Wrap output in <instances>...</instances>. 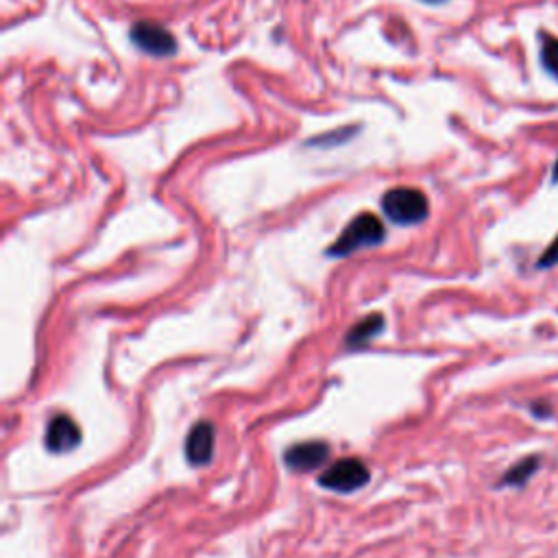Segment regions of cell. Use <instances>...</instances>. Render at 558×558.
<instances>
[{
    "label": "cell",
    "mask_w": 558,
    "mask_h": 558,
    "mask_svg": "<svg viewBox=\"0 0 558 558\" xmlns=\"http://www.w3.org/2000/svg\"><path fill=\"white\" fill-rule=\"evenodd\" d=\"M386 238V229L382 225V221L375 214H358L354 221H351L343 234L338 236V240L334 245L327 249V256L332 258H345L356 253L360 249H369V247H378L382 245Z\"/></svg>",
    "instance_id": "6da1fadb"
},
{
    "label": "cell",
    "mask_w": 558,
    "mask_h": 558,
    "mask_svg": "<svg viewBox=\"0 0 558 558\" xmlns=\"http://www.w3.org/2000/svg\"><path fill=\"white\" fill-rule=\"evenodd\" d=\"M382 210L395 225H417L428 218L430 203L417 188H393L384 194Z\"/></svg>",
    "instance_id": "7a4b0ae2"
},
{
    "label": "cell",
    "mask_w": 558,
    "mask_h": 558,
    "mask_svg": "<svg viewBox=\"0 0 558 558\" xmlns=\"http://www.w3.org/2000/svg\"><path fill=\"white\" fill-rule=\"evenodd\" d=\"M369 469L360 458H341L330 469H325L319 476L323 489L336 493H354L369 482Z\"/></svg>",
    "instance_id": "3957f363"
},
{
    "label": "cell",
    "mask_w": 558,
    "mask_h": 558,
    "mask_svg": "<svg viewBox=\"0 0 558 558\" xmlns=\"http://www.w3.org/2000/svg\"><path fill=\"white\" fill-rule=\"evenodd\" d=\"M131 42L149 55H173L177 42L171 33L155 22H136L131 27Z\"/></svg>",
    "instance_id": "277c9868"
},
{
    "label": "cell",
    "mask_w": 558,
    "mask_h": 558,
    "mask_svg": "<svg viewBox=\"0 0 558 558\" xmlns=\"http://www.w3.org/2000/svg\"><path fill=\"white\" fill-rule=\"evenodd\" d=\"M46 450L53 454H66L77 450L81 443V430L75 423V419H70L68 415H55L48 421V428L44 434Z\"/></svg>",
    "instance_id": "5b68a950"
},
{
    "label": "cell",
    "mask_w": 558,
    "mask_h": 558,
    "mask_svg": "<svg viewBox=\"0 0 558 558\" xmlns=\"http://www.w3.org/2000/svg\"><path fill=\"white\" fill-rule=\"evenodd\" d=\"M214 445H216L214 426L210 421H199L186 436L184 452H186L188 463L194 467L210 465L214 458Z\"/></svg>",
    "instance_id": "8992f818"
},
{
    "label": "cell",
    "mask_w": 558,
    "mask_h": 558,
    "mask_svg": "<svg viewBox=\"0 0 558 558\" xmlns=\"http://www.w3.org/2000/svg\"><path fill=\"white\" fill-rule=\"evenodd\" d=\"M330 458V445L323 441H306L290 447L284 454L286 465L293 471H310L314 467H321Z\"/></svg>",
    "instance_id": "52a82bcc"
},
{
    "label": "cell",
    "mask_w": 558,
    "mask_h": 558,
    "mask_svg": "<svg viewBox=\"0 0 558 558\" xmlns=\"http://www.w3.org/2000/svg\"><path fill=\"white\" fill-rule=\"evenodd\" d=\"M541 469V456L532 454L521 458L519 463H515L511 469H508L502 480L497 482V487H511V489H521L526 487V484L535 478V473Z\"/></svg>",
    "instance_id": "ba28073f"
},
{
    "label": "cell",
    "mask_w": 558,
    "mask_h": 558,
    "mask_svg": "<svg viewBox=\"0 0 558 558\" xmlns=\"http://www.w3.org/2000/svg\"><path fill=\"white\" fill-rule=\"evenodd\" d=\"M384 330V319L382 314H369L367 319H362L360 323L354 325V330H351L345 338L347 347L356 349V347H365L367 343H371L375 336Z\"/></svg>",
    "instance_id": "9c48e42d"
},
{
    "label": "cell",
    "mask_w": 558,
    "mask_h": 558,
    "mask_svg": "<svg viewBox=\"0 0 558 558\" xmlns=\"http://www.w3.org/2000/svg\"><path fill=\"white\" fill-rule=\"evenodd\" d=\"M539 42H541V51H539L541 66L550 77L558 81V38H554L552 33L541 31Z\"/></svg>",
    "instance_id": "30bf717a"
},
{
    "label": "cell",
    "mask_w": 558,
    "mask_h": 558,
    "mask_svg": "<svg viewBox=\"0 0 558 558\" xmlns=\"http://www.w3.org/2000/svg\"><path fill=\"white\" fill-rule=\"evenodd\" d=\"M556 264H558V236L550 242V247L541 253L537 269L545 271V269H552V266H556Z\"/></svg>",
    "instance_id": "8fae6325"
},
{
    "label": "cell",
    "mask_w": 558,
    "mask_h": 558,
    "mask_svg": "<svg viewBox=\"0 0 558 558\" xmlns=\"http://www.w3.org/2000/svg\"><path fill=\"white\" fill-rule=\"evenodd\" d=\"M530 415L537 417L539 421H548L554 415L552 404L548 402V399H537V402L530 404Z\"/></svg>",
    "instance_id": "7c38bea8"
},
{
    "label": "cell",
    "mask_w": 558,
    "mask_h": 558,
    "mask_svg": "<svg viewBox=\"0 0 558 558\" xmlns=\"http://www.w3.org/2000/svg\"><path fill=\"white\" fill-rule=\"evenodd\" d=\"M552 184L558 186V160H556L554 166H552Z\"/></svg>",
    "instance_id": "4fadbf2b"
},
{
    "label": "cell",
    "mask_w": 558,
    "mask_h": 558,
    "mask_svg": "<svg viewBox=\"0 0 558 558\" xmlns=\"http://www.w3.org/2000/svg\"><path fill=\"white\" fill-rule=\"evenodd\" d=\"M426 3H443V0H426Z\"/></svg>",
    "instance_id": "5bb4252c"
}]
</instances>
